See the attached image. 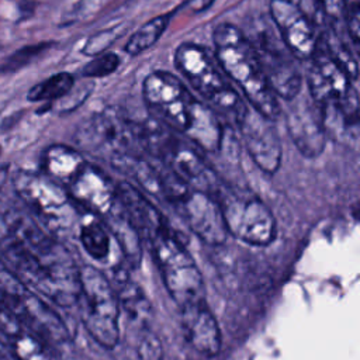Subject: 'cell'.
Instances as JSON below:
<instances>
[{"label": "cell", "instance_id": "cell-1", "mask_svg": "<svg viewBox=\"0 0 360 360\" xmlns=\"http://www.w3.org/2000/svg\"><path fill=\"white\" fill-rule=\"evenodd\" d=\"M0 259L35 292L59 307L79 298V266L55 235L20 204L0 198Z\"/></svg>", "mask_w": 360, "mask_h": 360}, {"label": "cell", "instance_id": "cell-19", "mask_svg": "<svg viewBox=\"0 0 360 360\" xmlns=\"http://www.w3.org/2000/svg\"><path fill=\"white\" fill-rule=\"evenodd\" d=\"M84 162L76 149L66 145H52L44 152L42 167L49 179L63 187Z\"/></svg>", "mask_w": 360, "mask_h": 360}, {"label": "cell", "instance_id": "cell-32", "mask_svg": "<svg viewBox=\"0 0 360 360\" xmlns=\"http://www.w3.org/2000/svg\"><path fill=\"white\" fill-rule=\"evenodd\" d=\"M0 360H10L8 356H7V350H4V345L0 339Z\"/></svg>", "mask_w": 360, "mask_h": 360}, {"label": "cell", "instance_id": "cell-2", "mask_svg": "<svg viewBox=\"0 0 360 360\" xmlns=\"http://www.w3.org/2000/svg\"><path fill=\"white\" fill-rule=\"evenodd\" d=\"M142 94L152 117L187 136L207 152L222 149L225 132L214 111L200 103L172 73L156 70L146 76Z\"/></svg>", "mask_w": 360, "mask_h": 360}, {"label": "cell", "instance_id": "cell-25", "mask_svg": "<svg viewBox=\"0 0 360 360\" xmlns=\"http://www.w3.org/2000/svg\"><path fill=\"white\" fill-rule=\"evenodd\" d=\"M115 38H117V34L114 32V30H105V31L97 32L86 41L82 52L87 56L101 55V52L105 51L115 41Z\"/></svg>", "mask_w": 360, "mask_h": 360}, {"label": "cell", "instance_id": "cell-10", "mask_svg": "<svg viewBox=\"0 0 360 360\" xmlns=\"http://www.w3.org/2000/svg\"><path fill=\"white\" fill-rule=\"evenodd\" d=\"M179 72L188 80L217 111L235 124L245 114L248 105L218 70L208 51L197 44H181L174 52Z\"/></svg>", "mask_w": 360, "mask_h": 360}, {"label": "cell", "instance_id": "cell-3", "mask_svg": "<svg viewBox=\"0 0 360 360\" xmlns=\"http://www.w3.org/2000/svg\"><path fill=\"white\" fill-rule=\"evenodd\" d=\"M212 41L218 65L239 86L249 105L270 120L277 118L280 114L277 96L243 31L232 24L221 22L212 32Z\"/></svg>", "mask_w": 360, "mask_h": 360}, {"label": "cell", "instance_id": "cell-22", "mask_svg": "<svg viewBox=\"0 0 360 360\" xmlns=\"http://www.w3.org/2000/svg\"><path fill=\"white\" fill-rule=\"evenodd\" d=\"M75 86V79L70 73L60 72L46 80L35 84L28 91L27 97L30 101H48L59 100Z\"/></svg>", "mask_w": 360, "mask_h": 360}, {"label": "cell", "instance_id": "cell-29", "mask_svg": "<svg viewBox=\"0 0 360 360\" xmlns=\"http://www.w3.org/2000/svg\"><path fill=\"white\" fill-rule=\"evenodd\" d=\"M139 353L143 360H160L162 350L159 339L153 335H146L145 339L141 342Z\"/></svg>", "mask_w": 360, "mask_h": 360}, {"label": "cell", "instance_id": "cell-8", "mask_svg": "<svg viewBox=\"0 0 360 360\" xmlns=\"http://www.w3.org/2000/svg\"><path fill=\"white\" fill-rule=\"evenodd\" d=\"M82 319L89 335L104 349L120 340V300L110 278L91 264L79 267V298Z\"/></svg>", "mask_w": 360, "mask_h": 360}, {"label": "cell", "instance_id": "cell-13", "mask_svg": "<svg viewBox=\"0 0 360 360\" xmlns=\"http://www.w3.org/2000/svg\"><path fill=\"white\" fill-rule=\"evenodd\" d=\"M269 8L271 21L292 55L311 59L318 45L323 14L316 0H270Z\"/></svg>", "mask_w": 360, "mask_h": 360}, {"label": "cell", "instance_id": "cell-4", "mask_svg": "<svg viewBox=\"0 0 360 360\" xmlns=\"http://www.w3.org/2000/svg\"><path fill=\"white\" fill-rule=\"evenodd\" d=\"M143 240L150 248L167 292L180 309L204 302L202 274L170 224L165 221L149 232Z\"/></svg>", "mask_w": 360, "mask_h": 360}, {"label": "cell", "instance_id": "cell-24", "mask_svg": "<svg viewBox=\"0 0 360 360\" xmlns=\"http://www.w3.org/2000/svg\"><path fill=\"white\" fill-rule=\"evenodd\" d=\"M51 44H37V45H28L17 52H14L0 68L1 72H14L21 69L22 66L31 63L34 59H37L41 53H44Z\"/></svg>", "mask_w": 360, "mask_h": 360}, {"label": "cell", "instance_id": "cell-9", "mask_svg": "<svg viewBox=\"0 0 360 360\" xmlns=\"http://www.w3.org/2000/svg\"><path fill=\"white\" fill-rule=\"evenodd\" d=\"M0 308L15 316L48 343H65L70 339L69 329L59 314L38 292L31 290L1 259Z\"/></svg>", "mask_w": 360, "mask_h": 360}, {"label": "cell", "instance_id": "cell-12", "mask_svg": "<svg viewBox=\"0 0 360 360\" xmlns=\"http://www.w3.org/2000/svg\"><path fill=\"white\" fill-rule=\"evenodd\" d=\"M245 35L256 51L273 93L285 101L294 98L302 89V79L281 37L264 17L255 20Z\"/></svg>", "mask_w": 360, "mask_h": 360}, {"label": "cell", "instance_id": "cell-16", "mask_svg": "<svg viewBox=\"0 0 360 360\" xmlns=\"http://www.w3.org/2000/svg\"><path fill=\"white\" fill-rule=\"evenodd\" d=\"M287 103L285 122L294 145L304 156L316 158L322 153L326 142V132L318 105L314 100L302 96L301 91Z\"/></svg>", "mask_w": 360, "mask_h": 360}, {"label": "cell", "instance_id": "cell-23", "mask_svg": "<svg viewBox=\"0 0 360 360\" xmlns=\"http://www.w3.org/2000/svg\"><path fill=\"white\" fill-rule=\"evenodd\" d=\"M120 66V58L117 53H104L97 55V58L91 59L82 70V76L86 79L104 77L114 73Z\"/></svg>", "mask_w": 360, "mask_h": 360}, {"label": "cell", "instance_id": "cell-33", "mask_svg": "<svg viewBox=\"0 0 360 360\" xmlns=\"http://www.w3.org/2000/svg\"><path fill=\"white\" fill-rule=\"evenodd\" d=\"M0 155H1V146H0Z\"/></svg>", "mask_w": 360, "mask_h": 360}, {"label": "cell", "instance_id": "cell-17", "mask_svg": "<svg viewBox=\"0 0 360 360\" xmlns=\"http://www.w3.org/2000/svg\"><path fill=\"white\" fill-rule=\"evenodd\" d=\"M0 339L14 360H58L48 342L0 308Z\"/></svg>", "mask_w": 360, "mask_h": 360}, {"label": "cell", "instance_id": "cell-20", "mask_svg": "<svg viewBox=\"0 0 360 360\" xmlns=\"http://www.w3.org/2000/svg\"><path fill=\"white\" fill-rule=\"evenodd\" d=\"M79 240L86 253L96 262H105L111 255V232L107 225L94 215V218L80 219L77 228Z\"/></svg>", "mask_w": 360, "mask_h": 360}, {"label": "cell", "instance_id": "cell-30", "mask_svg": "<svg viewBox=\"0 0 360 360\" xmlns=\"http://www.w3.org/2000/svg\"><path fill=\"white\" fill-rule=\"evenodd\" d=\"M214 1L215 0H190L188 7L194 13H201V11H205Z\"/></svg>", "mask_w": 360, "mask_h": 360}, {"label": "cell", "instance_id": "cell-21", "mask_svg": "<svg viewBox=\"0 0 360 360\" xmlns=\"http://www.w3.org/2000/svg\"><path fill=\"white\" fill-rule=\"evenodd\" d=\"M170 17L167 14L158 15L145 22L138 31H135L125 44V52L131 56H136L143 51L152 48L162 37L169 25Z\"/></svg>", "mask_w": 360, "mask_h": 360}, {"label": "cell", "instance_id": "cell-14", "mask_svg": "<svg viewBox=\"0 0 360 360\" xmlns=\"http://www.w3.org/2000/svg\"><path fill=\"white\" fill-rule=\"evenodd\" d=\"M63 188L75 204L98 218H108L120 210L115 184L101 169L89 162L80 166Z\"/></svg>", "mask_w": 360, "mask_h": 360}, {"label": "cell", "instance_id": "cell-5", "mask_svg": "<svg viewBox=\"0 0 360 360\" xmlns=\"http://www.w3.org/2000/svg\"><path fill=\"white\" fill-rule=\"evenodd\" d=\"M76 138L84 149L127 174L139 159L148 156L139 141L136 121L112 107L89 118Z\"/></svg>", "mask_w": 360, "mask_h": 360}, {"label": "cell", "instance_id": "cell-28", "mask_svg": "<svg viewBox=\"0 0 360 360\" xmlns=\"http://www.w3.org/2000/svg\"><path fill=\"white\" fill-rule=\"evenodd\" d=\"M316 3L319 4L322 13L333 21H339L343 18L347 6L346 0H316Z\"/></svg>", "mask_w": 360, "mask_h": 360}, {"label": "cell", "instance_id": "cell-31", "mask_svg": "<svg viewBox=\"0 0 360 360\" xmlns=\"http://www.w3.org/2000/svg\"><path fill=\"white\" fill-rule=\"evenodd\" d=\"M8 174V166H0V188L4 184Z\"/></svg>", "mask_w": 360, "mask_h": 360}, {"label": "cell", "instance_id": "cell-15", "mask_svg": "<svg viewBox=\"0 0 360 360\" xmlns=\"http://www.w3.org/2000/svg\"><path fill=\"white\" fill-rule=\"evenodd\" d=\"M252 160L267 174L278 170L281 163V142L271 120L248 105L236 122Z\"/></svg>", "mask_w": 360, "mask_h": 360}, {"label": "cell", "instance_id": "cell-26", "mask_svg": "<svg viewBox=\"0 0 360 360\" xmlns=\"http://www.w3.org/2000/svg\"><path fill=\"white\" fill-rule=\"evenodd\" d=\"M91 87H93L91 82L83 83L79 87L73 86L63 97L59 98V100H62L60 101V108L63 111H70V110L76 108L77 105H80L84 101V98L91 93Z\"/></svg>", "mask_w": 360, "mask_h": 360}, {"label": "cell", "instance_id": "cell-27", "mask_svg": "<svg viewBox=\"0 0 360 360\" xmlns=\"http://www.w3.org/2000/svg\"><path fill=\"white\" fill-rule=\"evenodd\" d=\"M343 18H346L347 24V31L352 42L357 46L360 42V8H359V1L353 0L346 6Z\"/></svg>", "mask_w": 360, "mask_h": 360}, {"label": "cell", "instance_id": "cell-6", "mask_svg": "<svg viewBox=\"0 0 360 360\" xmlns=\"http://www.w3.org/2000/svg\"><path fill=\"white\" fill-rule=\"evenodd\" d=\"M153 195L166 201L202 242L222 245L226 228L217 201L159 163Z\"/></svg>", "mask_w": 360, "mask_h": 360}, {"label": "cell", "instance_id": "cell-7", "mask_svg": "<svg viewBox=\"0 0 360 360\" xmlns=\"http://www.w3.org/2000/svg\"><path fill=\"white\" fill-rule=\"evenodd\" d=\"M14 190L28 212L52 235H68L79 228V211L68 191L46 174L18 172Z\"/></svg>", "mask_w": 360, "mask_h": 360}, {"label": "cell", "instance_id": "cell-18", "mask_svg": "<svg viewBox=\"0 0 360 360\" xmlns=\"http://www.w3.org/2000/svg\"><path fill=\"white\" fill-rule=\"evenodd\" d=\"M181 325L197 352L207 356L218 354L222 345L221 329L205 301L181 308Z\"/></svg>", "mask_w": 360, "mask_h": 360}, {"label": "cell", "instance_id": "cell-11", "mask_svg": "<svg viewBox=\"0 0 360 360\" xmlns=\"http://www.w3.org/2000/svg\"><path fill=\"white\" fill-rule=\"evenodd\" d=\"M212 198L221 210L228 233L253 246H267L274 240L276 219L259 197L221 183Z\"/></svg>", "mask_w": 360, "mask_h": 360}]
</instances>
